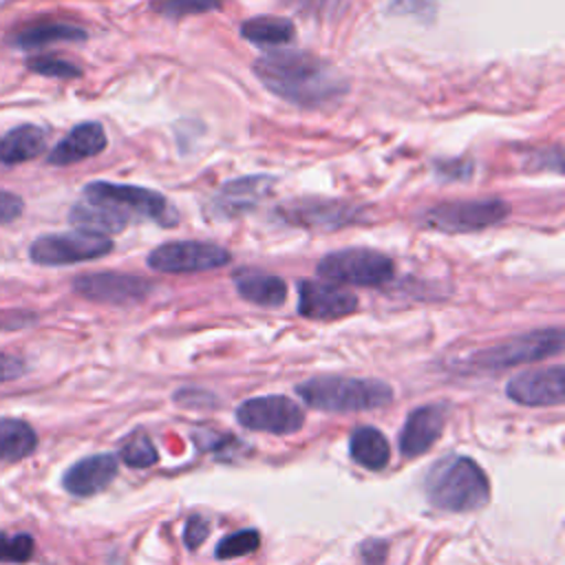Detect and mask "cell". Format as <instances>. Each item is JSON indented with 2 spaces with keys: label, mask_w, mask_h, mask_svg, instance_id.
I'll return each instance as SVG.
<instances>
[{
  "label": "cell",
  "mask_w": 565,
  "mask_h": 565,
  "mask_svg": "<svg viewBox=\"0 0 565 565\" xmlns=\"http://www.w3.org/2000/svg\"><path fill=\"white\" fill-rule=\"evenodd\" d=\"M316 274L333 282L380 287L393 278L395 265L386 254L377 249L347 247L329 252L324 258H320L316 265Z\"/></svg>",
  "instance_id": "obj_6"
},
{
  "label": "cell",
  "mask_w": 565,
  "mask_h": 565,
  "mask_svg": "<svg viewBox=\"0 0 565 565\" xmlns=\"http://www.w3.org/2000/svg\"><path fill=\"white\" fill-rule=\"evenodd\" d=\"M565 333L558 327L552 329H536L530 333L514 335L505 342H499L494 347L481 349L470 358V364L477 369L486 371H497V369H508L525 362H536L545 360L550 355H556L563 351Z\"/></svg>",
  "instance_id": "obj_7"
},
{
  "label": "cell",
  "mask_w": 565,
  "mask_h": 565,
  "mask_svg": "<svg viewBox=\"0 0 565 565\" xmlns=\"http://www.w3.org/2000/svg\"><path fill=\"white\" fill-rule=\"evenodd\" d=\"M360 554H362V563L364 565H384L386 563V554H388V545H386V541L369 539V541L362 543Z\"/></svg>",
  "instance_id": "obj_34"
},
{
  "label": "cell",
  "mask_w": 565,
  "mask_h": 565,
  "mask_svg": "<svg viewBox=\"0 0 565 565\" xmlns=\"http://www.w3.org/2000/svg\"><path fill=\"white\" fill-rule=\"evenodd\" d=\"M254 75L269 93L300 108H318L347 90L344 77L331 64L298 49L260 55Z\"/></svg>",
  "instance_id": "obj_1"
},
{
  "label": "cell",
  "mask_w": 565,
  "mask_h": 565,
  "mask_svg": "<svg viewBox=\"0 0 565 565\" xmlns=\"http://www.w3.org/2000/svg\"><path fill=\"white\" fill-rule=\"evenodd\" d=\"M26 66L44 77H55V79H75L82 75V68L64 57L55 55H35L26 60Z\"/></svg>",
  "instance_id": "obj_29"
},
{
  "label": "cell",
  "mask_w": 565,
  "mask_h": 565,
  "mask_svg": "<svg viewBox=\"0 0 565 565\" xmlns=\"http://www.w3.org/2000/svg\"><path fill=\"white\" fill-rule=\"evenodd\" d=\"M276 214L282 223L294 227H305L313 232H333L355 223L362 216V210L353 203L324 199V196H302L285 201L276 207Z\"/></svg>",
  "instance_id": "obj_9"
},
{
  "label": "cell",
  "mask_w": 565,
  "mask_h": 565,
  "mask_svg": "<svg viewBox=\"0 0 565 565\" xmlns=\"http://www.w3.org/2000/svg\"><path fill=\"white\" fill-rule=\"evenodd\" d=\"M223 0H152L150 7L154 13L166 18H183L192 13H207L216 11Z\"/></svg>",
  "instance_id": "obj_28"
},
{
  "label": "cell",
  "mask_w": 565,
  "mask_h": 565,
  "mask_svg": "<svg viewBox=\"0 0 565 565\" xmlns=\"http://www.w3.org/2000/svg\"><path fill=\"white\" fill-rule=\"evenodd\" d=\"M448 413H450V408L444 402L424 404V406L413 408L406 415V422L399 430V452L406 459H413V457H419L422 452H426L441 435Z\"/></svg>",
  "instance_id": "obj_16"
},
{
  "label": "cell",
  "mask_w": 565,
  "mask_h": 565,
  "mask_svg": "<svg viewBox=\"0 0 565 565\" xmlns=\"http://www.w3.org/2000/svg\"><path fill=\"white\" fill-rule=\"evenodd\" d=\"M31 318L26 313L20 311H9V313H0V329H18L22 324H26Z\"/></svg>",
  "instance_id": "obj_37"
},
{
  "label": "cell",
  "mask_w": 565,
  "mask_h": 565,
  "mask_svg": "<svg viewBox=\"0 0 565 565\" xmlns=\"http://www.w3.org/2000/svg\"><path fill=\"white\" fill-rule=\"evenodd\" d=\"M68 221L77 230L102 234V236L117 234L128 225V218L124 214H119L115 210H108V207H102V205H95V203H88V201L75 203L68 210Z\"/></svg>",
  "instance_id": "obj_24"
},
{
  "label": "cell",
  "mask_w": 565,
  "mask_h": 565,
  "mask_svg": "<svg viewBox=\"0 0 565 565\" xmlns=\"http://www.w3.org/2000/svg\"><path fill=\"white\" fill-rule=\"evenodd\" d=\"M210 534V521L203 516V514H192L185 523V530H183V541L190 550L199 547Z\"/></svg>",
  "instance_id": "obj_31"
},
{
  "label": "cell",
  "mask_w": 565,
  "mask_h": 565,
  "mask_svg": "<svg viewBox=\"0 0 565 565\" xmlns=\"http://www.w3.org/2000/svg\"><path fill=\"white\" fill-rule=\"evenodd\" d=\"M424 490L430 505L446 512H472L490 499L483 468L470 457L459 455L435 461L426 472Z\"/></svg>",
  "instance_id": "obj_2"
},
{
  "label": "cell",
  "mask_w": 565,
  "mask_h": 565,
  "mask_svg": "<svg viewBox=\"0 0 565 565\" xmlns=\"http://www.w3.org/2000/svg\"><path fill=\"white\" fill-rule=\"evenodd\" d=\"M117 477V457L99 452L73 463L62 479L66 492L75 497H90L102 492Z\"/></svg>",
  "instance_id": "obj_17"
},
{
  "label": "cell",
  "mask_w": 565,
  "mask_h": 565,
  "mask_svg": "<svg viewBox=\"0 0 565 565\" xmlns=\"http://www.w3.org/2000/svg\"><path fill=\"white\" fill-rule=\"evenodd\" d=\"M119 457L126 466L130 468H148L152 463H157L159 455H157V448L154 444L150 441V437L146 433H135L130 435L124 444H121V450H119Z\"/></svg>",
  "instance_id": "obj_26"
},
{
  "label": "cell",
  "mask_w": 565,
  "mask_h": 565,
  "mask_svg": "<svg viewBox=\"0 0 565 565\" xmlns=\"http://www.w3.org/2000/svg\"><path fill=\"white\" fill-rule=\"evenodd\" d=\"M35 543L29 534H4L0 532V561L2 563H26L33 556Z\"/></svg>",
  "instance_id": "obj_30"
},
{
  "label": "cell",
  "mask_w": 565,
  "mask_h": 565,
  "mask_svg": "<svg viewBox=\"0 0 565 565\" xmlns=\"http://www.w3.org/2000/svg\"><path fill=\"white\" fill-rule=\"evenodd\" d=\"M435 7H437V0H393L391 13L426 18L435 13Z\"/></svg>",
  "instance_id": "obj_32"
},
{
  "label": "cell",
  "mask_w": 565,
  "mask_h": 565,
  "mask_svg": "<svg viewBox=\"0 0 565 565\" xmlns=\"http://www.w3.org/2000/svg\"><path fill=\"white\" fill-rule=\"evenodd\" d=\"M285 4H289L294 11L311 15V18H320L329 11H333L338 7L340 0H282Z\"/></svg>",
  "instance_id": "obj_33"
},
{
  "label": "cell",
  "mask_w": 565,
  "mask_h": 565,
  "mask_svg": "<svg viewBox=\"0 0 565 565\" xmlns=\"http://www.w3.org/2000/svg\"><path fill=\"white\" fill-rule=\"evenodd\" d=\"M236 419L247 430L291 435L302 428L305 413L294 399L285 395H263L241 402L236 408Z\"/></svg>",
  "instance_id": "obj_11"
},
{
  "label": "cell",
  "mask_w": 565,
  "mask_h": 565,
  "mask_svg": "<svg viewBox=\"0 0 565 565\" xmlns=\"http://www.w3.org/2000/svg\"><path fill=\"white\" fill-rule=\"evenodd\" d=\"M230 252L207 241H172L148 254V267L161 274H199L225 267Z\"/></svg>",
  "instance_id": "obj_10"
},
{
  "label": "cell",
  "mask_w": 565,
  "mask_h": 565,
  "mask_svg": "<svg viewBox=\"0 0 565 565\" xmlns=\"http://www.w3.org/2000/svg\"><path fill=\"white\" fill-rule=\"evenodd\" d=\"M24 371H26V364L22 358L0 351V384L18 380L20 375H24Z\"/></svg>",
  "instance_id": "obj_36"
},
{
  "label": "cell",
  "mask_w": 565,
  "mask_h": 565,
  "mask_svg": "<svg viewBox=\"0 0 565 565\" xmlns=\"http://www.w3.org/2000/svg\"><path fill=\"white\" fill-rule=\"evenodd\" d=\"M232 282L238 296L258 307H280L287 296V285L280 276L258 267H241L234 271Z\"/></svg>",
  "instance_id": "obj_19"
},
{
  "label": "cell",
  "mask_w": 565,
  "mask_h": 565,
  "mask_svg": "<svg viewBox=\"0 0 565 565\" xmlns=\"http://www.w3.org/2000/svg\"><path fill=\"white\" fill-rule=\"evenodd\" d=\"M73 289L93 302L124 307V305L141 302L154 289V285L135 274L93 271V274L77 276L73 280Z\"/></svg>",
  "instance_id": "obj_12"
},
{
  "label": "cell",
  "mask_w": 565,
  "mask_h": 565,
  "mask_svg": "<svg viewBox=\"0 0 565 565\" xmlns=\"http://www.w3.org/2000/svg\"><path fill=\"white\" fill-rule=\"evenodd\" d=\"M108 139L97 121H84L71 128V132L55 143V148L49 152L46 161L51 166H71L77 161H84L88 157L99 154L106 148Z\"/></svg>",
  "instance_id": "obj_18"
},
{
  "label": "cell",
  "mask_w": 565,
  "mask_h": 565,
  "mask_svg": "<svg viewBox=\"0 0 565 565\" xmlns=\"http://www.w3.org/2000/svg\"><path fill=\"white\" fill-rule=\"evenodd\" d=\"M300 399L324 413H360L382 408L393 399V388L375 377L318 375L296 386Z\"/></svg>",
  "instance_id": "obj_3"
},
{
  "label": "cell",
  "mask_w": 565,
  "mask_h": 565,
  "mask_svg": "<svg viewBox=\"0 0 565 565\" xmlns=\"http://www.w3.org/2000/svg\"><path fill=\"white\" fill-rule=\"evenodd\" d=\"M86 40V31L82 26L62 22V20H38L24 24L11 35V46L15 49H42L55 42H82Z\"/></svg>",
  "instance_id": "obj_20"
},
{
  "label": "cell",
  "mask_w": 565,
  "mask_h": 565,
  "mask_svg": "<svg viewBox=\"0 0 565 565\" xmlns=\"http://www.w3.org/2000/svg\"><path fill=\"white\" fill-rule=\"evenodd\" d=\"M22 207H24V203L18 194L0 190V225L15 221L22 214Z\"/></svg>",
  "instance_id": "obj_35"
},
{
  "label": "cell",
  "mask_w": 565,
  "mask_h": 565,
  "mask_svg": "<svg viewBox=\"0 0 565 565\" xmlns=\"http://www.w3.org/2000/svg\"><path fill=\"white\" fill-rule=\"evenodd\" d=\"M349 455L369 470H382L391 459V448L377 428L358 426L349 437Z\"/></svg>",
  "instance_id": "obj_23"
},
{
  "label": "cell",
  "mask_w": 565,
  "mask_h": 565,
  "mask_svg": "<svg viewBox=\"0 0 565 565\" xmlns=\"http://www.w3.org/2000/svg\"><path fill=\"white\" fill-rule=\"evenodd\" d=\"M38 446L31 424L15 417H0V461H20Z\"/></svg>",
  "instance_id": "obj_25"
},
{
  "label": "cell",
  "mask_w": 565,
  "mask_h": 565,
  "mask_svg": "<svg viewBox=\"0 0 565 565\" xmlns=\"http://www.w3.org/2000/svg\"><path fill=\"white\" fill-rule=\"evenodd\" d=\"M241 35L263 49H282L296 38V26L291 20L280 15H256L241 24Z\"/></svg>",
  "instance_id": "obj_22"
},
{
  "label": "cell",
  "mask_w": 565,
  "mask_h": 565,
  "mask_svg": "<svg viewBox=\"0 0 565 565\" xmlns=\"http://www.w3.org/2000/svg\"><path fill=\"white\" fill-rule=\"evenodd\" d=\"M358 309V296L322 280L298 282V313L309 320H338Z\"/></svg>",
  "instance_id": "obj_14"
},
{
  "label": "cell",
  "mask_w": 565,
  "mask_h": 565,
  "mask_svg": "<svg viewBox=\"0 0 565 565\" xmlns=\"http://www.w3.org/2000/svg\"><path fill=\"white\" fill-rule=\"evenodd\" d=\"M84 199L88 203L115 210L124 214L126 218L130 214L148 218L161 227H172L179 223L177 210L170 205V201L150 188L141 185H121L110 181H93L84 188Z\"/></svg>",
  "instance_id": "obj_4"
},
{
  "label": "cell",
  "mask_w": 565,
  "mask_h": 565,
  "mask_svg": "<svg viewBox=\"0 0 565 565\" xmlns=\"http://www.w3.org/2000/svg\"><path fill=\"white\" fill-rule=\"evenodd\" d=\"M258 545H260V534L256 530H252V527L238 530V532H232V534L223 536L216 543V558H221V561L238 558V556L256 552Z\"/></svg>",
  "instance_id": "obj_27"
},
{
  "label": "cell",
  "mask_w": 565,
  "mask_h": 565,
  "mask_svg": "<svg viewBox=\"0 0 565 565\" xmlns=\"http://www.w3.org/2000/svg\"><path fill=\"white\" fill-rule=\"evenodd\" d=\"M505 393L510 399L523 406H554L565 399V369L561 364L547 369L523 371L514 375Z\"/></svg>",
  "instance_id": "obj_15"
},
{
  "label": "cell",
  "mask_w": 565,
  "mask_h": 565,
  "mask_svg": "<svg viewBox=\"0 0 565 565\" xmlns=\"http://www.w3.org/2000/svg\"><path fill=\"white\" fill-rule=\"evenodd\" d=\"M274 188V177L249 174L225 181L205 203V214L216 221H230L252 212Z\"/></svg>",
  "instance_id": "obj_13"
},
{
  "label": "cell",
  "mask_w": 565,
  "mask_h": 565,
  "mask_svg": "<svg viewBox=\"0 0 565 565\" xmlns=\"http://www.w3.org/2000/svg\"><path fill=\"white\" fill-rule=\"evenodd\" d=\"M110 249H113V241L108 236L75 230V232L38 236L31 243L29 254L35 265L62 267V265H75V263L102 258Z\"/></svg>",
  "instance_id": "obj_8"
},
{
  "label": "cell",
  "mask_w": 565,
  "mask_h": 565,
  "mask_svg": "<svg viewBox=\"0 0 565 565\" xmlns=\"http://www.w3.org/2000/svg\"><path fill=\"white\" fill-rule=\"evenodd\" d=\"M44 150H46V132L33 124L18 126L0 139V161L4 166L31 161L40 157Z\"/></svg>",
  "instance_id": "obj_21"
},
{
  "label": "cell",
  "mask_w": 565,
  "mask_h": 565,
  "mask_svg": "<svg viewBox=\"0 0 565 565\" xmlns=\"http://www.w3.org/2000/svg\"><path fill=\"white\" fill-rule=\"evenodd\" d=\"M508 214L501 199H463L441 201L419 214V225L441 234H470L497 225Z\"/></svg>",
  "instance_id": "obj_5"
}]
</instances>
